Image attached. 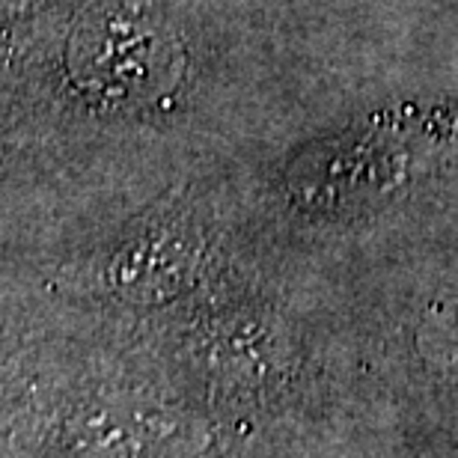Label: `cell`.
Returning <instances> with one entry per match:
<instances>
[{
	"label": "cell",
	"instance_id": "cell-1",
	"mask_svg": "<svg viewBox=\"0 0 458 458\" xmlns=\"http://www.w3.org/2000/svg\"><path fill=\"white\" fill-rule=\"evenodd\" d=\"M185 75L173 21L149 0H96L66 42V78L105 111H140L170 96Z\"/></svg>",
	"mask_w": 458,
	"mask_h": 458
},
{
	"label": "cell",
	"instance_id": "cell-2",
	"mask_svg": "<svg viewBox=\"0 0 458 458\" xmlns=\"http://www.w3.org/2000/svg\"><path fill=\"white\" fill-rule=\"evenodd\" d=\"M212 262V247L203 226L188 212H158L134 226L105 256L96 274L98 289L125 301L176 298L203 277Z\"/></svg>",
	"mask_w": 458,
	"mask_h": 458
},
{
	"label": "cell",
	"instance_id": "cell-3",
	"mask_svg": "<svg viewBox=\"0 0 458 458\" xmlns=\"http://www.w3.org/2000/svg\"><path fill=\"white\" fill-rule=\"evenodd\" d=\"M39 4H42V0H4V9H6V18H9V15L30 13V9H36Z\"/></svg>",
	"mask_w": 458,
	"mask_h": 458
}]
</instances>
